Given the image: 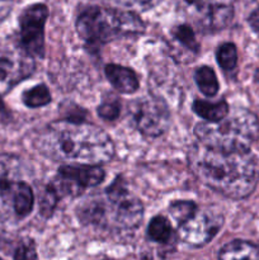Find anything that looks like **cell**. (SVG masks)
<instances>
[{
	"label": "cell",
	"instance_id": "obj_1",
	"mask_svg": "<svg viewBox=\"0 0 259 260\" xmlns=\"http://www.w3.org/2000/svg\"><path fill=\"white\" fill-rule=\"evenodd\" d=\"M188 164L202 184L231 200L249 197L258 183V167L250 150L220 151L197 141L188 152Z\"/></svg>",
	"mask_w": 259,
	"mask_h": 260
},
{
	"label": "cell",
	"instance_id": "obj_2",
	"mask_svg": "<svg viewBox=\"0 0 259 260\" xmlns=\"http://www.w3.org/2000/svg\"><path fill=\"white\" fill-rule=\"evenodd\" d=\"M36 146L43 156L68 164L102 165L114 156V145L102 128L86 122L63 119L48 123Z\"/></svg>",
	"mask_w": 259,
	"mask_h": 260
},
{
	"label": "cell",
	"instance_id": "obj_3",
	"mask_svg": "<svg viewBox=\"0 0 259 260\" xmlns=\"http://www.w3.org/2000/svg\"><path fill=\"white\" fill-rule=\"evenodd\" d=\"M78 217L86 225L132 230L141 223L144 205L132 194L119 175L104 192L103 197H94L78 208Z\"/></svg>",
	"mask_w": 259,
	"mask_h": 260
},
{
	"label": "cell",
	"instance_id": "obj_4",
	"mask_svg": "<svg viewBox=\"0 0 259 260\" xmlns=\"http://www.w3.org/2000/svg\"><path fill=\"white\" fill-rule=\"evenodd\" d=\"M76 32L91 52L116 38L145 32V23L135 12L113 8L89 7L76 19Z\"/></svg>",
	"mask_w": 259,
	"mask_h": 260
},
{
	"label": "cell",
	"instance_id": "obj_5",
	"mask_svg": "<svg viewBox=\"0 0 259 260\" xmlns=\"http://www.w3.org/2000/svg\"><path fill=\"white\" fill-rule=\"evenodd\" d=\"M197 141L220 151H248L259 139V119L253 112L235 108L218 122H200L195 127Z\"/></svg>",
	"mask_w": 259,
	"mask_h": 260
},
{
	"label": "cell",
	"instance_id": "obj_6",
	"mask_svg": "<svg viewBox=\"0 0 259 260\" xmlns=\"http://www.w3.org/2000/svg\"><path fill=\"white\" fill-rule=\"evenodd\" d=\"M22 161L12 154H0V215L25 218L35 206L32 187L23 180Z\"/></svg>",
	"mask_w": 259,
	"mask_h": 260
},
{
	"label": "cell",
	"instance_id": "obj_7",
	"mask_svg": "<svg viewBox=\"0 0 259 260\" xmlns=\"http://www.w3.org/2000/svg\"><path fill=\"white\" fill-rule=\"evenodd\" d=\"M35 73V60L19 41L7 38L0 41V94L29 78Z\"/></svg>",
	"mask_w": 259,
	"mask_h": 260
},
{
	"label": "cell",
	"instance_id": "obj_8",
	"mask_svg": "<svg viewBox=\"0 0 259 260\" xmlns=\"http://www.w3.org/2000/svg\"><path fill=\"white\" fill-rule=\"evenodd\" d=\"M106 178V173L99 165L65 164L58 168L57 175L51 185L60 198L78 197L88 188L96 187Z\"/></svg>",
	"mask_w": 259,
	"mask_h": 260
},
{
	"label": "cell",
	"instance_id": "obj_9",
	"mask_svg": "<svg viewBox=\"0 0 259 260\" xmlns=\"http://www.w3.org/2000/svg\"><path fill=\"white\" fill-rule=\"evenodd\" d=\"M128 109L131 112L132 123L145 137H159L169 128L170 112L161 98H141L135 101Z\"/></svg>",
	"mask_w": 259,
	"mask_h": 260
},
{
	"label": "cell",
	"instance_id": "obj_10",
	"mask_svg": "<svg viewBox=\"0 0 259 260\" xmlns=\"http://www.w3.org/2000/svg\"><path fill=\"white\" fill-rule=\"evenodd\" d=\"M48 8L33 4L25 8L19 17V42L33 57H45V24Z\"/></svg>",
	"mask_w": 259,
	"mask_h": 260
},
{
	"label": "cell",
	"instance_id": "obj_11",
	"mask_svg": "<svg viewBox=\"0 0 259 260\" xmlns=\"http://www.w3.org/2000/svg\"><path fill=\"white\" fill-rule=\"evenodd\" d=\"M223 225V217L212 210H197L192 217L178 225V236L195 248L210 243Z\"/></svg>",
	"mask_w": 259,
	"mask_h": 260
},
{
	"label": "cell",
	"instance_id": "obj_12",
	"mask_svg": "<svg viewBox=\"0 0 259 260\" xmlns=\"http://www.w3.org/2000/svg\"><path fill=\"white\" fill-rule=\"evenodd\" d=\"M104 73L111 85L119 93L132 94L139 89V76L132 69L117 63H108L104 69Z\"/></svg>",
	"mask_w": 259,
	"mask_h": 260
},
{
	"label": "cell",
	"instance_id": "obj_13",
	"mask_svg": "<svg viewBox=\"0 0 259 260\" xmlns=\"http://www.w3.org/2000/svg\"><path fill=\"white\" fill-rule=\"evenodd\" d=\"M198 9L202 10L203 27L211 30L223 29L231 23L234 18V9L230 5L225 4H208L198 5Z\"/></svg>",
	"mask_w": 259,
	"mask_h": 260
},
{
	"label": "cell",
	"instance_id": "obj_14",
	"mask_svg": "<svg viewBox=\"0 0 259 260\" xmlns=\"http://www.w3.org/2000/svg\"><path fill=\"white\" fill-rule=\"evenodd\" d=\"M218 260H259V245L246 240H233L221 249Z\"/></svg>",
	"mask_w": 259,
	"mask_h": 260
},
{
	"label": "cell",
	"instance_id": "obj_15",
	"mask_svg": "<svg viewBox=\"0 0 259 260\" xmlns=\"http://www.w3.org/2000/svg\"><path fill=\"white\" fill-rule=\"evenodd\" d=\"M193 112L201 117L202 119L207 122H218L222 118H225L230 112V107H229L226 101H218V102H208V101H198L193 102Z\"/></svg>",
	"mask_w": 259,
	"mask_h": 260
},
{
	"label": "cell",
	"instance_id": "obj_16",
	"mask_svg": "<svg viewBox=\"0 0 259 260\" xmlns=\"http://www.w3.org/2000/svg\"><path fill=\"white\" fill-rule=\"evenodd\" d=\"M195 81L201 93L206 96H215L217 94L218 80L216 73L210 66H201L195 71Z\"/></svg>",
	"mask_w": 259,
	"mask_h": 260
},
{
	"label": "cell",
	"instance_id": "obj_17",
	"mask_svg": "<svg viewBox=\"0 0 259 260\" xmlns=\"http://www.w3.org/2000/svg\"><path fill=\"white\" fill-rule=\"evenodd\" d=\"M172 225L164 216H155L147 226V236L151 241L160 244L169 243L172 238Z\"/></svg>",
	"mask_w": 259,
	"mask_h": 260
},
{
	"label": "cell",
	"instance_id": "obj_18",
	"mask_svg": "<svg viewBox=\"0 0 259 260\" xmlns=\"http://www.w3.org/2000/svg\"><path fill=\"white\" fill-rule=\"evenodd\" d=\"M23 103L28 108H41L51 102V93L45 84H38L22 94Z\"/></svg>",
	"mask_w": 259,
	"mask_h": 260
},
{
	"label": "cell",
	"instance_id": "obj_19",
	"mask_svg": "<svg viewBox=\"0 0 259 260\" xmlns=\"http://www.w3.org/2000/svg\"><path fill=\"white\" fill-rule=\"evenodd\" d=\"M216 60L218 65L226 71L234 70L238 63V50L236 46L231 42H225L218 46L216 51Z\"/></svg>",
	"mask_w": 259,
	"mask_h": 260
},
{
	"label": "cell",
	"instance_id": "obj_20",
	"mask_svg": "<svg viewBox=\"0 0 259 260\" xmlns=\"http://www.w3.org/2000/svg\"><path fill=\"white\" fill-rule=\"evenodd\" d=\"M197 210L198 206L192 201H174L169 205L170 216L177 221L178 225L192 217Z\"/></svg>",
	"mask_w": 259,
	"mask_h": 260
},
{
	"label": "cell",
	"instance_id": "obj_21",
	"mask_svg": "<svg viewBox=\"0 0 259 260\" xmlns=\"http://www.w3.org/2000/svg\"><path fill=\"white\" fill-rule=\"evenodd\" d=\"M172 35L173 37H174L180 45L184 46L185 48L193 51V52H198V50H200V43H198L195 32H193L190 25H177V27H174L172 29Z\"/></svg>",
	"mask_w": 259,
	"mask_h": 260
},
{
	"label": "cell",
	"instance_id": "obj_22",
	"mask_svg": "<svg viewBox=\"0 0 259 260\" xmlns=\"http://www.w3.org/2000/svg\"><path fill=\"white\" fill-rule=\"evenodd\" d=\"M60 196L55 190V188L48 183L47 187L42 192L40 197V212L43 217L48 218L52 216L53 211H55L56 206H57L58 201H60Z\"/></svg>",
	"mask_w": 259,
	"mask_h": 260
},
{
	"label": "cell",
	"instance_id": "obj_23",
	"mask_svg": "<svg viewBox=\"0 0 259 260\" xmlns=\"http://www.w3.org/2000/svg\"><path fill=\"white\" fill-rule=\"evenodd\" d=\"M96 112H98V116L104 121H114L118 118L119 112H121V103L116 96L106 98L103 99Z\"/></svg>",
	"mask_w": 259,
	"mask_h": 260
},
{
	"label": "cell",
	"instance_id": "obj_24",
	"mask_svg": "<svg viewBox=\"0 0 259 260\" xmlns=\"http://www.w3.org/2000/svg\"><path fill=\"white\" fill-rule=\"evenodd\" d=\"M14 260H37V249L32 240H24L18 245L14 253Z\"/></svg>",
	"mask_w": 259,
	"mask_h": 260
},
{
	"label": "cell",
	"instance_id": "obj_25",
	"mask_svg": "<svg viewBox=\"0 0 259 260\" xmlns=\"http://www.w3.org/2000/svg\"><path fill=\"white\" fill-rule=\"evenodd\" d=\"M111 2L135 10H149L156 7L161 0H111Z\"/></svg>",
	"mask_w": 259,
	"mask_h": 260
},
{
	"label": "cell",
	"instance_id": "obj_26",
	"mask_svg": "<svg viewBox=\"0 0 259 260\" xmlns=\"http://www.w3.org/2000/svg\"><path fill=\"white\" fill-rule=\"evenodd\" d=\"M13 8V0H0V24L10 14Z\"/></svg>",
	"mask_w": 259,
	"mask_h": 260
},
{
	"label": "cell",
	"instance_id": "obj_27",
	"mask_svg": "<svg viewBox=\"0 0 259 260\" xmlns=\"http://www.w3.org/2000/svg\"><path fill=\"white\" fill-rule=\"evenodd\" d=\"M248 23L249 25L251 27V29L255 30V32L259 33V7L249 15L248 18Z\"/></svg>",
	"mask_w": 259,
	"mask_h": 260
},
{
	"label": "cell",
	"instance_id": "obj_28",
	"mask_svg": "<svg viewBox=\"0 0 259 260\" xmlns=\"http://www.w3.org/2000/svg\"><path fill=\"white\" fill-rule=\"evenodd\" d=\"M0 113L7 114V108H5V104H4V102H3L2 98H0Z\"/></svg>",
	"mask_w": 259,
	"mask_h": 260
},
{
	"label": "cell",
	"instance_id": "obj_29",
	"mask_svg": "<svg viewBox=\"0 0 259 260\" xmlns=\"http://www.w3.org/2000/svg\"><path fill=\"white\" fill-rule=\"evenodd\" d=\"M185 2L188 3V4H193V5H200L201 4V0H185Z\"/></svg>",
	"mask_w": 259,
	"mask_h": 260
},
{
	"label": "cell",
	"instance_id": "obj_30",
	"mask_svg": "<svg viewBox=\"0 0 259 260\" xmlns=\"http://www.w3.org/2000/svg\"><path fill=\"white\" fill-rule=\"evenodd\" d=\"M254 80H255L256 83H259V69H256V71L254 73Z\"/></svg>",
	"mask_w": 259,
	"mask_h": 260
},
{
	"label": "cell",
	"instance_id": "obj_31",
	"mask_svg": "<svg viewBox=\"0 0 259 260\" xmlns=\"http://www.w3.org/2000/svg\"><path fill=\"white\" fill-rule=\"evenodd\" d=\"M0 260H3V259H0Z\"/></svg>",
	"mask_w": 259,
	"mask_h": 260
}]
</instances>
